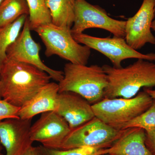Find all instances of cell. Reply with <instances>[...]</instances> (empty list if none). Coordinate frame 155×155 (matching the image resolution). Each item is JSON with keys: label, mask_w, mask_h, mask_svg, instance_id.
<instances>
[{"label": "cell", "mask_w": 155, "mask_h": 155, "mask_svg": "<svg viewBox=\"0 0 155 155\" xmlns=\"http://www.w3.org/2000/svg\"><path fill=\"white\" fill-rule=\"evenodd\" d=\"M0 78L2 98L18 107L31 99L52 79L37 67L8 59L2 65Z\"/></svg>", "instance_id": "cell-1"}, {"label": "cell", "mask_w": 155, "mask_h": 155, "mask_svg": "<svg viewBox=\"0 0 155 155\" xmlns=\"http://www.w3.org/2000/svg\"><path fill=\"white\" fill-rule=\"evenodd\" d=\"M102 67L108 81L104 98H130L143 87L155 86V64L152 61L137 59L125 67L117 68L107 64Z\"/></svg>", "instance_id": "cell-2"}, {"label": "cell", "mask_w": 155, "mask_h": 155, "mask_svg": "<svg viewBox=\"0 0 155 155\" xmlns=\"http://www.w3.org/2000/svg\"><path fill=\"white\" fill-rule=\"evenodd\" d=\"M64 77L59 82V93L70 91L80 95L91 105L104 98L107 76L102 67L67 63Z\"/></svg>", "instance_id": "cell-3"}, {"label": "cell", "mask_w": 155, "mask_h": 155, "mask_svg": "<svg viewBox=\"0 0 155 155\" xmlns=\"http://www.w3.org/2000/svg\"><path fill=\"white\" fill-rule=\"evenodd\" d=\"M46 48L45 55H55L72 64L87 65L91 49L78 43L71 28L60 27L53 23L41 25L35 29Z\"/></svg>", "instance_id": "cell-4"}, {"label": "cell", "mask_w": 155, "mask_h": 155, "mask_svg": "<svg viewBox=\"0 0 155 155\" xmlns=\"http://www.w3.org/2000/svg\"><path fill=\"white\" fill-rule=\"evenodd\" d=\"M153 100L144 91L130 98H104L92 105L95 116L117 128L146 111Z\"/></svg>", "instance_id": "cell-5"}, {"label": "cell", "mask_w": 155, "mask_h": 155, "mask_svg": "<svg viewBox=\"0 0 155 155\" xmlns=\"http://www.w3.org/2000/svg\"><path fill=\"white\" fill-rule=\"evenodd\" d=\"M124 130L112 127L95 117L71 130L58 150L83 147L109 148L121 137Z\"/></svg>", "instance_id": "cell-6"}, {"label": "cell", "mask_w": 155, "mask_h": 155, "mask_svg": "<svg viewBox=\"0 0 155 155\" xmlns=\"http://www.w3.org/2000/svg\"><path fill=\"white\" fill-rule=\"evenodd\" d=\"M72 36L78 43L86 45L106 56L115 68L122 67V62L126 59H143L155 62V53L144 54L139 52L128 45L123 38H99L83 33L72 35Z\"/></svg>", "instance_id": "cell-7"}, {"label": "cell", "mask_w": 155, "mask_h": 155, "mask_svg": "<svg viewBox=\"0 0 155 155\" xmlns=\"http://www.w3.org/2000/svg\"><path fill=\"white\" fill-rule=\"evenodd\" d=\"M126 22L111 18L104 10L86 0H76L71 32L72 35L79 34L88 28H98L107 31L114 37L125 38Z\"/></svg>", "instance_id": "cell-8"}, {"label": "cell", "mask_w": 155, "mask_h": 155, "mask_svg": "<svg viewBox=\"0 0 155 155\" xmlns=\"http://www.w3.org/2000/svg\"><path fill=\"white\" fill-rule=\"evenodd\" d=\"M31 31L28 17L19 36L7 50L8 59L37 67L47 72L53 80L60 82L64 78V72L51 69L43 62L39 56L41 47L34 40Z\"/></svg>", "instance_id": "cell-9"}, {"label": "cell", "mask_w": 155, "mask_h": 155, "mask_svg": "<svg viewBox=\"0 0 155 155\" xmlns=\"http://www.w3.org/2000/svg\"><path fill=\"white\" fill-rule=\"evenodd\" d=\"M155 5V0H143L136 14L126 21L125 40L134 49H140L147 44L155 45V37L151 31Z\"/></svg>", "instance_id": "cell-10"}, {"label": "cell", "mask_w": 155, "mask_h": 155, "mask_svg": "<svg viewBox=\"0 0 155 155\" xmlns=\"http://www.w3.org/2000/svg\"><path fill=\"white\" fill-rule=\"evenodd\" d=\"M71 129L67 121L56 111L46 112L31 125L30 136L33 142H38L42 146L58 150Z\"/></svg>", "instance_id": "cell-11"}, {"label": "cell", "mask_w": 155, "mask_h": 155, "mask_svg": "<svg viewBox=\"0 0 155 155\" xmlns=\"http://www.w3.org/2000/svg\"><path fill=\"white\" fill-rule=\"evenodd\" d=\"M31 120L18 118L0 121V143L5 149L6 155H22L32 146Z\"/></svg>", "instance_id": "cell-12"}, {"label": "cell", "mask_w": 155, "mask_h": 155, "mask_svg": "<svg viewBox=\"0 0 155 155\" xmlns=\"http://www.w3.org/2000/svg\"><path fill=\"white\" fill-rule=\"evenodd\" d=\"M56 112L67 121L71 130L95 117L91 104L80 95L72 92L59 93Z\"/></svg>", "instance_id": "cell-13"}, {"label": "cell", "mask_w": 155, "mask_h": 155, "mask_svg": "<svg viewBox=\"0 0 155 155\" xmlns=\"http://www.w3.org/2000/svg\"><path fill=\"white\" fill-rule=\"evenodd\" d=\"M59 93V84L50 82L20 107L18 113L19 117L22 119H32L38 114L56 111Z\"/></svg>", "instance_id": "cell-14"}, {"label": "cell", "mask_w": 155, "mask_h": 155, "mask_svg": "<svg viewBox=\"0 0 155 155\" xmlns=\"http://www.w3.org/2000/svg\"><path fill=\"white\" fill-rule=\"evenodd\" d=\"M146 131L140 127L125 129L120 137L107 149L108 155H152L146 146Z\"/></svg>", "instance_id": "cell-15"}, {"label": "cell", "mask_w": 155, "mask_h": 155, "mask_svg": "<svg viewBox=\"0 0 155 155\" xmlns=\"http://www.w3.org/2000/svg\"><path fill=\"white\" fill-rule=\"evenodd\" d=\"M75 2L76 0H47L52 23L71 29L75 19Z\"/></svg>", "instance_id": "cell-16"}, {"label": "cell", "mask_w": 155, "mask_h": 155, "mask_svg": "<svg viewBox=\"0 0 155 155\" xmlns=\"http://www.w3.org/2000/svg\"><path fill=\"white\" fill-rule=\"evenodd\" d=\"M23 15L13 23L0 28V65L8 59L7 51L9 47L14 43L19 36L21 29L28 17Z\"/></svg>", "instance_id": "cell-17"}, {"label": "cell", "mask_w": 155, "mask_h": 155, "mask_svg": "<svg viewBox=\"0 0 155 155\" xmlns=\"http://www.w3.org/2000/svg\"><path fill=\"white\" fill-rule=\"evenodd\" d=\"M23 15H29L26 0H4L0 5V28L13 23Z\"/></svg>", "instance_id": "cell-18"}, {"label": "cell", "mask_w": 155, "mask_h": 155, "mask_svg": "<svg viewBox=\"0 0 155 155\" xmlns=\"http://www.w3.org/2000/svg\"><path fill=\"white\" fill-rule=\"evenodd\" d=\"M29 11V26L34 31L41 25L52 23L47 0H26Z\"/></svg>", "instance_id": "cell-19"}, {"label": "cell", "mask_w": 155, "mask_h": 155, "mask_svg": "<svg viewBox=\"0 0 155 155\" xmlns=\"http://www.w3.org/2000/svg\"><path fill=\"white\" fill-rule=\"evenodd\" d=\"M131 127H140L145 131L155 128V100L146 111L129 122L119 125L117 129L125 130Z\"/></svg>", "instance_id": "cell-20"}, {"label": "cell", "mask_w": 155, "mask_h": 155, "mask_svg": "<svg viewBox=\"0 0 155 155\" xmlns=\"http://www.w3.org/2000/svg\"><path fill=\"white\" fill-rule=\"evenodd\" d=\"M44 155H107V149L83 147L67 150L48 148L40 146Z\"/></svg>", "instance_id": "cell-21"}, {"label": "cell", "mask_w": 155, "mask_h": 155, "mask_svg": "<svg viewBox=\"0 0 155 155\" xmlns=\"http://www.w3.org/2000/svg\"><path fill=\"white\" fill-rule=\"evenodd\" d=\"M20 107L9 104L4 99H0V121L5 119L19 118L18 113Z\"/></svg>", "instance_id": "cell-22"}, {"label": "cell", "mask_w": 155, "mask_h": 155, "mask_svg": "<svg viewBox=\"0 0 155 155\" xmlns=\"http://www.w3.org/2000/svg\"><path fill=\"white\" fill-rule=\"evenodd\" d=\"M146 146L152 155H155V128L146 131Z\"/></svg>", "instance_id": "cell-23"}, {"label": "cell", "mask_w": 155, "mask_h": 155, "mask_svg": "<svg viewBox=\"0 0 155 155\" xmlns=\"http://www.w3.org/2000/svg\"><path fill=\"white\" fill-rule=\"evenodd\" d=\"M22 155H44L41 146L35 147L31 146Z\"/></svg>", "instance_id": "cell-24"}, {"label": "cell", "mask_w": 155, "mask_h": 155, "mask_svg": "<svg viewBox=\"0 0 155 155\" xmlns=\"http://www.w3.org/2000/svg\"><path fill=\"white\" fill-rule=\"evenodd\" d=\"M143 91L146 92L147 94L149 95L150 96L153 100H155V90H153L149 87H144Z\"/></svg>", "instance_id": "cell-25"}, {"label": "cell", "mask_w": 155, "mask_h": 155, "mask_svg": "<svg viewBox=\"0 0 155 155\" xmlns=\"http://www.w3.org/2000/svg\"><path fill=\"white\" fill-rule=\"evenodd\" d=\"M1 67L2 66L0 65V72H1ZM2 99V84L1 81V78H0V99Z\"/></svg>", "instance_id": "cell-26"}, {"label": "cell", "mask_w": 155, "mask_h": 155, "mask_svg": "<svg viewBox=\"0 0 155 155\" xmlns=\"http://www.w3.org/2000/svg\"><path fill=\"white\" fill-rule=\"evenodd\" d=\"M151 29L155 32V19L153 20L152 23Z\"/></svg>", "instance_id": "cell-27"}, {"label": "cell", "mask_w": 155, "mask_h": 155, "mask_svg": "<svg viewBox=\"0 0 155 155\" xmlns=\"http://www.w3.org/2000/svg\"><path fill=\"white\" fill-rule=\"evenodd\" d=\"M2 144H1V143H0V155H4L2 153V150H3L2 146Z\"/></svg>", "instance_id": "cell-28"}, {"label": "cell", "mask_w": 155, "mask_h": 155, "mask_svg": "<svg viewBox=\"0 0 155 155\" xmlns=\"http://www.w3.org/2000/svg\"><path fill=\"white\" fill-rule=\"evenodd\" d=\"M4 1V0H0V5H1V4L3 2V1Z\"/></svg>", "instance_id": "cell-29"}, {"label": "cell", "mask_w": 155, "mask_h": 155, "mask_svg": "<svg viewBox=\"0 0 155 155\" xmlns=\"http://www.w3.org/2000/svg\"><path fill=\"white\" fill-rule=\"evenodd\" d=\"M154 11H155V9H154Z\"/></svg>", "instance_id": "cell-30"}, {"label": "cell", "mask_w": 155, "mask_h": 155, "mask_svg": "<svg viewBox=\"0 0 155 155\" xmlns=\"http://www.w3.org/2000/svg\"><path fill=\"white\" fill-rule=\"evenodd\" d=\"M106 155L105 154H102V155Z\"/></svg>", "instance_id": "cell-31"}, {"label": "cell", "mask_w": 155, "mask_h": 155, "mask_svg": "<svg viewBox=\"0 0 155 155\" xmlns=\"http://www.w3.org/2000/svg\"></svg>", "instance_id": "cell-32"}]
</instances>
